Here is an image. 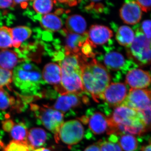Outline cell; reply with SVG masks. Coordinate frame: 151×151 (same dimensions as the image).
<instances>
[{
  "label": "cell",
  "instance_id": "36",
  "mask_svg": "<svg viewBox=\"0 0 151 151\" xmlns=\"http://www.w3.org/2000/svg\"><path fill=\"white\" fill-rule=\"evenodd\" d=\"M142 10L147 12L151 10V1H136Z\"/></svg>",
  "mask_w": 151,
  "mask_h": 151
},
{
  "label": "cell",
  "instance_id": "37",
  "mask_svg": "<svg viewBox=\"0 0 151 151\" xmlns=\"http://www.w3.org/2000/svg\"><path fill=\"white\" fill-rule=\"evenodd\" d=\"M16 4L13 1H0V9H14Z\"/></svg>",
  "mask_w": 151,
  "mask_h": 151
},
{
  "label": "cell",
  "instance_id": "18",
  "mask_svg": "<svg viewBox=\"0 0 151 151\" xmlns=\"http://www.w3.org/2000/svg\"><path fill=\"white\" fill-rule=\"evenodd\" d=\"M17 103V99L14 97L3 88H0V120L3 121L9 118V114L7 111H16Z\"/></svg>",
  "mask_w": 151,
  "mask_h": 151
},
{
  "label": "cell",
  "instance_id": "27",
  "mask_svg": "<svg viewBox=\"0 0 151 151\" xmlns=\"http://www.w3.org/2000/svg\"><path fill=\"white\" fill-rule=\"evenodd\" d=\"M101 151H123L119 142L118 135H110L108 139L99 141Z\"/></svg>",
  "mask_w": 151,
  "mask_h": 151
},
{
  "label": "cell",
  "instance_id": "14",
  "mask_svg": "<svg viewBox=\"0 0 151 151\" xmlns=\"http://www.w3.org/2000/svg\"><path fill=\"white\" fill-rule=\"evenodd\" d=\"M120 17L127 24H137L142 16V11L136 1H126L119 11Z\"/></svg>",
  "mask_w": 151,
  "mask_h": 151
},
{
  "label": "cell",
  "instance_id": "17",
  "mask_svg": "<svg viewBox=\"0 0 151 151\" xmlns=\"http://www.w3.org/2000/svg\"><path fill=\"white\" fill-rule=\"evenodd\" d=\"M88 34V40L93 47L107 43L113 36V32L105 26L93 25L90 27Z\"/></svg>",
  "mask_w": 151,
  "mask_h": 151
},
{
  "label": "cell",
  "instance_id": "30",
  "mask_svg": "<svg viewBox=\"0 0 151 151\" xmlns=\"http://www.w3.org/2000/svg\"><path fill=\"white\" fill-rule=\"evenodd\" d=\"M84 9L87 12L94 14H102L108 10L103 3L100 1H89L88 4H86Z\"/></svg>",
  "mask_w": 151,
  "mask_h": 151
},
{
  "label": "cell",
  "instance_id": "16",
  "mask_svg": "<svg viewBox=\"0 0 151 151\" xmlns=\"http://www.w3.org/2000/svg\"><path fill=\"white\" fill-rule=\"evenodd\" d=\"M65 36V54L79 55L81 47L88 39L87 32L84 35L70 33L66 29L62 30Z\"/></svg>",
  "mask_w": 151,
  "mask_h": 151
},
{
  "label": "cell",
  "instance_id": "29",
  "mask_svg": "<svg viewBox=\"0 0 151 151\" xmlns=\"http://www.w3.org/2000/svg\"><path fill=\"white\" fill-rule=\"evenodd\" d=\"M33 8L39 15L48 14L53 8V2L48 0L32 1Z\"/></svg>",
  "mask_w": 151,
  "mask_h": 151
},
{
  "label": "cell",
  "instance_id": "31",
  "mask_svg": "<svg viewBox=\"0 0 151 151\" xmlns=\"http://www.w3.org/2000/svg\"><path fill=\"white\" fill-rule=\"evenodd\" d=\"M12 81V72L0 67V88H3L5 86L11 91L12 90L11 84Z\"/></svg>",
  "mask_w": 151,
  "mask_h": 151
},
{
  "label": "cell",
  "instance_id": "22",
  "mask_svg": "<svg viewBox=\"0 0 151 151\" xmlns=\"http://www.w3.org/2000/svg\"><path fill=\"white\" fill-rule=\"evenodd\" d=\"M41 27L49 32H55L59 30L63 26L61 19L54 14L44 15L39 19Z\"/></svg>",
  "mask_w": 151,
  "mask_h": 151
},
{
  "label": "cell",
  "instance_id": "4",
  "mask_svg": "<svg viewBox=\"0 0 151 151\" xmlns=\"http://www.w3.org/2000/svg\"><path fill=\"white\" fill-rule=\"evenodd\" d=\"M13 81L22 95L30 96H39L38 91L45 83L40 69L29 61L22 62L14 68Z\"/></svg>",
  "mask_w": 151,
  "mask_h": 151
},
{
  "label": "cell",
  "instance_id": "34",
  "mask_svg": "<svg viewBox=\"0 0 151 151\" xmlns=\"http://www.w3.org/2000/svg\"><path fill=\"white\" fill-rule=\"evenodd\" d=\"M140 113L142 114L145 121L147 131H151V107Z\"/></svg>",
  "mask_w": 151,
  "mask_h": 151
},
{
  "label": "cell",
  "instance_id": "11",
  "mask_svg": "<svg viewBox=\"0 0 151 151\" xmlns=\"http://www.w3.org/2000/svg\"><path fill=\"white\" fill-rule=\"evenodd\" d=\"M128 86L122 82H113L108 86L102 95L101 100L111 107L121 106L127 97Z\"/></svg>",
  "mask_w": 151,
  "mask_h": 151
},
{
  "label": "cell",
  "instance_id": "39",
  "mask_svg": "<svg viewBox=\"0 0 151 151\" xmlns=\"http://www.w3.org/2000/svg\"><path fill=\"white\" fill-rule=\"evenodd\" d=\"M16 4H19L22 9L26 8L28 5L29 1H14Z\"/></svg>",
  "mask_w": 151,
  "mask_h": 151
},
{
  "label": "cell",
  "instance_id": "33",
  "mask_svg": "<svg viewBox=\"0 0 151 151\" xmlns=\"http://www.w3.org/2000/svg\"><path fill=\"white\" fill-rule=\"evenodd\" d=\"M137 25L138 27L146 37L151 40V19H147Z\"/></svg>",
  "mask_w": 151,
  "mask_h": 151
},
{
  "label": "cell",
  "instance_id": "40",
  "mask_svg": "<svg viewBox=\"0 0 151 151\" xmlns=\"http://www.w3.org/2000/svg\"><path fill=\"white\" fill-rule=\"evenodd\" d=\"M141 151H151V141H150L147 145L142 146Z\"/></svg>",
  "mask_w": 151,
  "mask_h": 151
},
{
  "label": "cell",
  "instance_id": "23",
  "mask_svg": "<svg viewBox=\"0 0 151 151\" xmlns=\"http://www.w3.org/2000/svg\"><path fill=\"white\" fill-rule=\"evenodd\" d=\"M135 33L133 29L127 25H122L116 31V39L122 46L129 48L134 40Z\"/></svg>",
  "mask_w": 151,
  "mask_h": 151
},
{
  "label": "cell",
  "instance_id": "41",
  "mask_svg": "<svg viewBox=\"0 0 151 151\" xmlns=\"http://www.w3.org/2000/svg\"><path fill=\"white\" fill-rule=\"evenodd\" d=\"M32 151H52L50 148H46L42 147L36 149Z\"/></svg>",
  "mask_w": 151,
  "mask_h": 151
},
{
  "label": "cell",
  "instance_id": "3",
  "mask_svg": "<svg viewBox=\"0 0 151 151\" xmlns=\"http://www.w3.org/2000/svg\"><path fill=\"white\" fill-rule=\"evenodd\" d=\"M55 59L61 70V84L66 94L83 95L86 93L81 78V70L78 55L59 52Z\"/></svg>",
  "mask_w": 151,
  "mask_h": 151
},
{
  "label": "cell",
  "instance_id": "19",
  "mask_svg": "<svg viewBox=\"0 0 151 151\" xmlns=\"http://www.w3.org/2000/svg\"><path fill=\"white\" fill-rule=\"evenodd\" d=\"M48 138L47 133L41 128H33L29 131L27 138L28 145L32 151L44 145Z\"/></svg>",
  "mask_w": 151,
  "mask_h": 151
},
{
  "label": "cell",
  "instance_id": "15",
  "mask_svg": "<svg viewBox=\"0 0 151 151\" xmlns=\"http://www.w3.org/2000/svg\"><path fill=\"white\" fill-rule=\"evenodd\" d=\"M42 76L45 82L53 85L60 95L66 94L61 86V70L59 65L54 63L46 64L44 67Z\"/></svg>",
  "mask_w": 151,
  "mask_h": 151
},
{
  "label": "cell",
  "instance_id": "13",
  "mask_svg": "<svg viewBox=\"0 0 151 151\" xmlns=\"http://www.w3.org/2000/svg\"><path fill=\"white\" fill-rule=\"evenodd\" d=\"M125 82L130 89H145L151 84V76L148 71L134 68L127 73Z\"/></svg>",
  "mask_w": 151,
  "mask_h": 151
},
{
  "label": "cell",
  "instance_id": "25",
  "mask_svg": "<svg viewBox=\"0 0 151 151\" xmlns=\"http://www.w3.org/2000/svg\"><path fill=\"white\" fill-rule=\"evenodd\" d=\"M28 132L26 124L23 122H19L15 123L9 134L13 140L27 144Z\"/></svg>",
  "mask_w": 151,
  "mask_h": 151
},
{
  "label": "cell",
  "instance_id": "21",
  "mask_svg": "<svg viewBox=\"0 0 151 151\" xmlns=\"http://www.w3.org/2000/svg\"><path fill=\"white\" fill-rule=\"evenodd\" d=\"M24 62L15 51L7 49L0 50V67L6 70H12L17 64Z\"/></svg>",
  "mask_w": 151,
  "mask_h": 151
},
{
  "label": "cell",
  "instance_id": "10",
  "mask_svg": "<svg viewBox=\"0 0 151 151\" xmlns=\"http://www.w3.org/2000/svg\"><path fill=\"white\" fill-rule=\"evenodd\" d=\"M79 120L83 124H88L90 131L94 134H102L105 132L108 134L109 131L108 116L100 111L90 109Z\"/></svg>",
  "mask_w": 151,
  "mask_h": 151
},
{
  "label": "cell",
  "instance_id": "24",
  "mask_svg": "<svg viewBox=\"0 0 151 151\" xmlns=\"http://www.w3.org/2000/svg\"><path fill=\"white\" fill-rule=\"evenodd\" d=\"M13 37V46L16 48L20 47L23 42L28 39L32 31L29 27L20 26L12 29Z\"/></svg>",
  "mask_w": 151,
  "mask_h": 151
},
{
  "label": "cell",
  "instance_id": "38",
  "mask_svg": "<svg viewBox=\"0 0 151 151\" xmlns=\"http://www.w3.org/2000/svg\"><path fill=\"white\" fill-rule=\"evenodd\" d=\"M84 151H101L99 142L87 147Z\"/></svg>",
  "mask_w": 151,
  "mask_h": 151
},
{
  "label": "cell",
  "instance_id": "42",
  "mask_svg": "<svg viewBox=\"0 0 151 151\" xmlns=\"http://www.w3.org/2000/svg\"></svg>",
  "mask_w": 151,
  "mask_h": 151
},
{
  "label": "cell",
  "instance_id": "28",
  "mask_svg": "<svg viewBox=\"0 0 151 151\" xmlns=\"http://www.w3.org/2000/svg\"><path fill=\"white\" fill-rule=\"evenodd\" d=\"M13 46L12 29L6 26L0 27V48L6 49Z\"/></svg>",
  "mask_w": 151,
  "mask_h": 151
},
{
  "label": "cell",
  "instance_id": "9",
  "mask_svg": "<svg viewBox=\"0 0 151 151\" xmlns=\"http://www.w3.org/2000/svg\"><path fill=\"white\" fill-rule=\"evenodd\" d=\"M122 105L141 112L151 107V90L130 89Z\"/></svg>",
  "mask_w": 151,
  "mask_h": 151
},
{
  "label": "cell",
  "instance_id": "26",
  "mask_svg": "<svg viewBox=\"0 0 151 151\" xmlns=\"http://www.w3.org/2000/svg\"><path fill=\"white\" fill-rule=\"evenodd\" d=\"M118 136L120 137L119 142L123 150L137 151L139 147V141L134 135L124 134Z\"/></svg>",
  "mask_w": 151,
  "mask_h": 151
},
{
  "label": "cell",
  "instance_id": "12",
  "mask_svg": "<svg viewBox=\"0 0 151 151\" xmlns=\"http://www.w3.org/2000/svg\"><path fill=\"white\" fill-rule=\"evenodd\" d=\"M89 101L85 95L67 93L58 97L51 108L64 114L80 107L82 103L88 104Z\"/></svg>",
  "mask_w": 151,
  "mask_h": 151
},
{
  "label": "cell",
  "instance_id": "2",
  "mask_svg": "<svg viewBox=\"0 0 151 151\" xmlns=\"http://www.w3.org/2000/svg\"><path fill=\"white\" fill-rule=\"evenodd\" d=\"M81 78L85 91L99 103L106 88L111 84V76L108 69L94 58L87 61L80 58Z\"/></svg>",
  "mask_w": 151,
  "mask_h": 151
},
{
  "label": "cell",
  "instance_id": "6",
  "mask_svg": "<svg viewBox=\"0 0 151 151\" xmlns=\"http://www.w3.org/2000/svg\"><path fill=\"white\" fill-rule=\"evenodd\" d=\"M134 27L135 37L131 46L128 48V58L142 65L151 64V40L141 32L137 25Z\"/></svg>",
  "mask_w": 151,
  "mask_h": 151
},
{
  "label": "cell",
  "instance_id": "1",
  "mask_svg": "<svg viewBox=\"0 0 151 151\" xmlns=\"http://www.w3.org/2000/svg\"><path fill=\"white\" fill-rule=\"evenodd\" d=\"M107 116L109 124L108 135H141L147 132L144 116L134 109L121 105L114 108Z\"/></svg>",
  "mask_w": 151,
  "mask_h": 151
},
{
  "label": "cell",
  "instance_id": "7",
  "mask_svg": "<svg viewBox=\"0 0 151 151\" xmlns=\"http://www.w3.org/2000/svg\"><path fill=\"white\" fill-rule=\"evenodd\" d=\"M103 57V62L108 70L118 71L120 74H127L129 70L137 68L138 65L129 58L126 59L124 55L114 48L107 47Z\"/></svg>",
  "mask_w": 151,
  "mask_h": 151
},
{
  "label": "cell",
  "instance_id": "35",
  "mask_svg": "<svg viewBox=\"0 0 151 151\" xmlns=\"http://www.w3.org/2000/svg\"><path fill=\"white\" fill-rule=\"evenodd\" d=\"M15 124L13 120L9 119H6L2 122V127L5 132L10 133Z\"/></svg>",
  "mask_w": 151,
  "mask_h": 151
},
{
  "label": "cell",
  "instance_id": "5",
  "mask_svg": "<svg viewBox=\"0 0 151 151\" xmlns=\"http://www.w3.org/2000/svg\"><path fill=\"white\" fill-rule=\"evenodd\" d=\"M30 106L31 110L40 124L54 134L55 139L58 143L60 129L64 123L63 113L47 105L40 106L30 104Z\"/></svg>",
  "mask_w": 151,
  "mask_h": 151
},
{
  "label": "cell",
  "instance_id": "32",
  "mask_svg": "<svg viewBox=\"0 0 151 151\" xmlns=\"http://www.w3.org/2000/svg\"><path fill=\"white\" fill-rule=\"evenodd\" d=\"M3 151H32L25 143L13 140L5 146Z\"/></svg>",
  "mask_w": 151,
  "mask_h": 151
},
{
  "label": "cell",
  "instance_id": "8",
  "mask_svg": "<svg viewBox=\"0 0 151 151\" xmlns=\"http://www.w3.org/2000/svg\"><path fill=\"white\" fill-rule=\"evenodd\" d=\"M84 127L77 120L64 122L60 129L58 140L68 146L78 144L84 138Z\"/></svg>",
  "mask_w": 151,
  "mask_h": 151
},
{
  "label": "cell",
  "instance_id": "20",
  "mask_svg": "<svg viewBox=\"0 0 151 151\" xmlns=\"http://www.w3.org/2000/svg\"><path fill=\"white\" fill-rule=\"evenodd\" d=\"M65 27L68 32L70 33L84 35L87 32L86 21L79 15H72L68 17L65 21Z\"/></svg>",
  "mask_w": 151,
  "mask_h": 151
}]
</instances>
